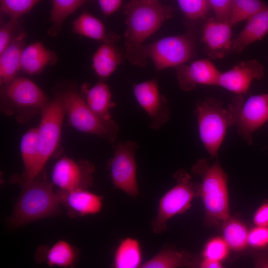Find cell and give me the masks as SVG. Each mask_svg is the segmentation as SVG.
I'll return each mask as SVG.
<instances>
[{
    "mask_svg": "<svg viewBox=\"0 0 268 268\" xmlns=\"http://www.w3.org/2000/svg\"><path fill=\"white\" fill-rule=\"evenodd\" d=\"M232 26L220 22L214 18H208L204 23L201 39L204 51L211 59H221L230 54L232 45Z\"/></svg>",
    "mask_w": 268,
    "mask_h": 268,
    "instance_id": "obj_16",
    "label": "cell"
},
{
    "mask_svg": "<svg viewBox=\"0 0 268 268\" xmlns=\"http://www.w3.org/2000/svg\"><path fill=\"white\" fill-rule=\"evenodd\" d=\"M72 30L76 34L102 43H115L120 38L116 34L107 33L103 22L87 11L72 22Z\"/></svg>",
    "mask_w": 268,
    "mask_h": 268,
    "instance_id": "obj_24",
    "label": "cell"
},
{
    "mask_svg": "<svg viewBox=\"0 0 268 268\" xmlns=\"http://www.w3.org/2000/svg\"><path fill=\"white\" fill-rule=\"evenodd\" d=\"M264 76L263 66L256 60L241 62L232 68L221 72L217 86L231 91L236 95L247 93L252 82Z\"/></svg>",
    "mask_w": 268,
    "mask_h": 268,
    "instance_id": "obj_14",
    "label": "cell"
},
{
    "mask_svg": "<svg viewBox=\"0 0 268 268\" xmlns=\"http://www.w3.org/2000/svg\"><path fill=\"white\" fill-rule=\"evenodd\" d=\"M86 2L84 0H53L50 12L52 26L48 34L57 36L61 32L62 26L66 19Z\"/></svg>",
    "mask_w": 268,
    "mask_h": 268,
    "instance_id": "obj_29",
    "label": "cell"
},
{
    "mask_svg": "<svg viewBox=\"0 0 268 268\" xmlns=\"http://www.w3.org/2000/svg\"><path fill=\"white\" fill-rule=\"evenodd\" d=\"M198 268H227L222 262L211 260L200 257Z\"/></svg>",
    "mask_w": 268,
    "mask_h": 268,
    "instance_id": "obj_40",
    "label": "cell"
},
{
    "mask_svg": "<svg viewBox=\"0 0 268 268\" xmlns=\"http://www.w3.org/2000/svg\"><path fill=\"white\" fill-rule=\"evenodd\" d=\"M133 91L137 102L149 118L150 128H162L169 120L170 112L166 98L160 93L156 79L135 84Z\"/></svg>",
    "mask_w": 268,
    "mask_h": 268,
    "instance_id": "obj_13",
    "label": "cell"
},
{
    "mask_svg": "<svg viewBox=\"0 0 268 268\" xmlns=\"http://www.w3.org/2000/svg\"><path fill=\"white\" fill-rule=\"evenodd\" d=\"M192 171L201 178L199 197L204 208L206 223L221 226L231 216L227 174L218 159L211 164L206 159H200L193 165Z\"/></svg>",
    "mask_w": 268,
    "mask_h": 268,
    "instance_id": "obj_1",
    "label": "cell"
},
{
    "mask_svg": "<svg viewBox=\"0 0 268 268\" xmlns=\"http://www.w3.org/2000/svg\"><path fill=\"white\" fill-rule=\"evenodd\" d=\"M248 247L265 250L268 247V227L254 226L249 231Z\"/></svg>",
    "mask_w": 268,
    "mask_h": 268,
    "instance_id": "obj_34",
    "label": "cell"
},
{
    "mask_svg": "<svg viewBox=\"0 0 268 268\" xmlns=\"http://www.w3.org/2000/svg\"><path fill=\"white\" fill-rule=\"evenodd\" d=\"M194 51L193 38L188 34L170 36L147 45H142L126 56L133 65H146L150 59L157 71L176 67L185 64L192 57Z\"/></svg>",
    "mask_w": 268,
    "mask_h": 268,
    "instance_id": "obj_4",
    "label": "cell"
},
{
    "mask_svg": "<svg viewBox=\"0 0 268 268\" xmlns=\"http://www.w3.org/2000/svg\"><path fill=\"white\" fill-rule=\"evenodd\" d=\"M253 221L255 226L268 227V201L262 203L256 210Z\"/></svg>",
    "mask_w": 268,
    "mask_h": 268,
    "instance_id": "obj_37",
    "label": "cell"
},
{
    "mask_svg": "<svg viewBox=\"0 0 268 268\" xmlns=\"http://www.w3.org/2000/svg\"><path fill=\"white\" fill-rule=\"evenodd\" d=\"M175 9L157 0H133L124 6L126 28L124 33L126 56L143 45L167 19Z\"/></svg>",
    "mask_w": 268,
    "mask_h": 268,
    "instance_id": "obj_2",
    "label": "cell"
},
{
    "mask_svg": "<svg viewBox=\"0 0 268 268\" xmlns=\"http://www.w3.org/2000/svg\"><path fill=\"white\" fill-rule=\"evenodd\" d=\"M41 113V120L37 128L40 151L38 174L56 150L60 141L62 123L66 114L60 96L48 102Z\"/></svg>",
    "mask_w": 268,
    "mask_h": 268,
    "instance_id": "obj_10",
    "label": "cell"
},
{
    "mask_svg": "<svg viewBox=\"0 0 268 268\" xmlns=\"http://www.w3.org/2000/svg\"><path fill=\"white\" fill-rule=\"evenodd\" d=\"M142 253L139 242L127 237L119 243L114 253L113 268H139Z\"/></svg>",
    "mask_w": 268,
    "mask_h": 268,
    "instance_id": "obj_27",
    "label": "cell"
},
{
    "mask_svg": "<svg viewBox=\"0 0 268 268\" xmlns=\"http://www.w3.org/2000/svg\"><path fill=\"white\" fill-rule=\"evenodd\" d=\"M194 114L205 149L212 158L216 157L227 130L233 126L230 113L220 100L207 97L197 102Z\"/></svg>",
    "mask_w": 268,
    "mask_h": 268,
    "instance_id": "obj_5",
    "label": "cell"
},
{
    "mask_svg": "<svg viewBox=\"0 0 268 268\" xmlns=\"http://www.w3.org/2000/svg\"><path fill=\"white\" fill-rule=\"evenodd\" d=\"M230 250L222 236L214 237L205 243L201 257L222 262L228 257Z\"/></svg>",
    "mask_w": 268,
    "mask_h": 268,
    "instance_id": "obj_31",
    "label": "cell"
},
{
    "mask_svg": "<svg viewBox=\"0 0 268 268\" xmlns=\"http://www.w3.org/2000/svg\"><path fill=\"white\" fill-rule=\"evenodd\" d=\"M267 5L259 0H232L229 24L233 25L255 15Z\"/></svg>",
    "mask_w": 268,
    "mask_h": 268,
    "instance_id": "obj_30",
    "label": "cell"
},
{
    "mask_svg": "<svg viewBox=\"0 0 268 268\" xmlns=\"http://www.w3.org/2000/svg\"><path fill=\"white\" fill-rule=\"evenodd\" d=\"M175 68L179 86L185 91L193 90L198 85L217 86L221 72L208 59L198 60Z\"/></svg>",
    "mask_w": 268,
    "mask_h": 268,
    "instance_id": "obj_15",
    "label": "cell"
},
{
    "mask_svg": "<svg viewBox=\"0 0 268 268\" xmlns=\"http://www.w3.org/2000/svg\"><path fill=\"white\" fill-rule=\"evenodd\" d=\"M98 3L102 13L105 16H109L120 9L123 4V0H99Z\"/></svg>",
    "mask_w": 268,
    "mask_h": 268,
    "instance_id": "obj_38",
    "label": "cell"
},
{
    "mask_svg": "<svg viewBox=\"0 0 268 268\" xmlns=\"http://www.w3.org/2000/svg\"><path fill=\"white\" fill-rule=\"evenodd\" d=\"M177 3L184 15L192 20L204 18L211 9L208 0H178Z\"/></svg>",
    "mask_w": 268,
    "mask_h": 268,
    "instance_id": "obj_32",
    "label": "cell"
},
{
    "mask_svg": "<svg viewBox=\"0 0 268 268\" xmlns=\"http://www.w3.org/2000/svg\"><path fill=\"white\" fill-rule=\"evenodd\" d=\"M2 108L7 114L17 112V119L26 121L37 112H41L48 103L47 98L41 88L31 80L25 77H16L2 86Z\"/></svg>",
    "mask_w": 268,
    "mask_h": 268,
    "instance_id": "obj_7",
    "label": "cell"
},
{
    "mask_svg": "<svg viewBox=\"0 0 268 268\" xmlns=\"http://www.w3.org/2000/svg\"><path fill=\"white\" fill-rule=\"evenodd\" d=\"M26 33L20 31L13 36L10 43L0 54V83L3 86L14 79L21 69L22 53L25 47Z\"/></svg>",
    "mask_w": 268,
    "mask_h": 268,
    "instance_id": "obj_19",
    "label": "cell"
},
{
    "mask_svg": "<svg viewBox=\"0 0 268 268\" xmlns=\"http://www.w3.org/2000/svg\"><path fill=\"white\" fill-rule=\"evenodd\" d=\"M268 33V6L247 20L238 36L233 39L230 54L239 53L248 45L261 40Z\"/></svg>",
    "mask_w": 268,
    "mask_h": 268,
    "instance_id": "obj_20",
    "label": "cell"
},
{
    "mask_svg": "<svg viewBox=\"0 0 268 268\" xmlns=\"http://www.w3.org/2000/svg\"><path fill=\"white\" fill-rule=\"evenodd\" d=\"M63 101L69 124L81 132L96 135L110 142L115 141L118 127L113 121L107 122L95 115L85 100L72 91L63 93Z\"/></svg>",
    "mask_w": 268,
    "mask_h": 268,
    "instance_id": "obj_8",
    "label": "cell"
},
{
    "mask_svg": "<svg viewBox=\"0 0 268 268\" xmlns=\"http://www.w3.org/2000/svg\"><path fill=\"white\" fill-rule=\"evenodd\" d=\"M39 1L38 0H0V8L10 19H19L28 13Z\"/></svg>",
    "mask_w": 268,
    "mask_h": 268,
    "instance_id": "obj_33",
    "label": "cell"
},
{
    "mask_svg": "<svg viewBox=\"0 0 268 268\" xmlns=\"http://www.w3.org/2000/svg\"><path fill=\"white\" fill-rule=\"evenodd\" d=\"M137 148V143L131 140L116 144L109 164L114 187L133 198H136L139 195L134 156Z\"/></svg>",
    "mask_w": 268,
    "mask_h": 268,
    "instance_id": "obj_11",
    "label": "cell"
},
{
    "mask_svg": "<svg viewBox=\"0 0 268 268\" xmlns=\"http://www.w3.org/2000/svg\"><path fill=\"white\" fill-rule=\"evenodd\" d=\"M222 238L231 250L242 252L248 247L249 231L246 225L231 216L221 225Z\"/></svg>",
    "mask_w": 268,
    "mask_h": 268,
    "instance_id": "obj_28",
    "label": "cell"
},
{
    "mask_svg": "<svg viewBox=\"0 0 268 268\" xmlns=\"http://www.w3.org/2000/svg\"><path fill=\"white\" fill-rule=\"evenodd\" d=\"M122 55L114 43H102L93 54L92 67L101 79L109 77L122 62Z\"/></svg>",
    "mask_w": 268,
    "mask_h": 268,
    "instance_id": "obj_25",
    "label": "cell"
},
{
    "mask_svg": "<svg viewBox=\"0 0 268 268\" xmlns=\"http://www.w3.org/2000/svg\"><path fill=\"white\" fill-rule=\"evenodd\" d=\"M61 205L65 206L70 217L84 216L100 212L103 207L102 196L86 189L57 192Z\"/></svg>",
    "mask_w": 268,
    "mask_h": 268,
    "instance_id": "obj_17",
    "label": "cell"
},
{
    "mask_svg": "<svg viewBox=\"0 0 268 268\" xmlns=\"http://www.w3.org/2000/svg\"><path fill=\"white\" fill-rule=\"evenodd\" d=\"M200 257L186 250L165 247L139 268H198Z\"/></svg>",
    "mask_w": 268,
    "mask_h": 268,
    "instance_id": "obj_21",
    "label": "cell"
},
{
    "mask_svg": "<svg viewBox=\"0 0 268 268\" xmlns=\"http://www.w3.org/2000/svg\"><path fill=\"white\" fill-rule=\"evenodd\" d=\"M227 109L239 135L248 144H252L253 134L268 121V93L245 98L236 95Z\"/></svg>",
    "mask_w": 268,
    "mask_h": 268,
    "instance_id": "obj_9",
    "label": "cell"
},
{
    "mask_svg": "<svg viewBox=\"0 0 268 268\" xmlns=\"http://www.w3.org/2000/svg\"><path fill=\"white\" fill-rule=\"evenodd\" d=\"M174 176L176 184L160 199L156 216L151 222L152 230L156 234L163 233L168 220L186 212L193 199L199 197V183L194 182L188 173L181 169Z\"/></svg>",
    "mask_w": 268,
    "mask_h": 268,
    "instance_id": "obj_6",
    "label": "cell"
},
{
    "mask_svg": "<svg viewBox=\"0 0 268 268\" xmlns=\"http://www.w3.org/2000/svg\"><path fill=\"white\" fill-rule=\"evenodd\" d=\"M20 151L24 171L25 182L38 177L40 159V143L37 128H31L23 135L20 141Z\"/></svg>",
    "mask_w": 268,
    "mask_h": 268,
    "instance_id": "obj_23",
    "label": "cell"
},
{
    "mask_svg": "<svg viewBox=\"0 0 268 268\" xmlns=\"http://www.w3.org/2000/svg\"><path fill=\"white\" fill-rule=\"evenodd\" d=\"M94 170V166L89 162L77 163L71 158L64 157L54 165L51 179L61 191L86 189L93 184Z\"/></svg>",
    "mask_w": 268,
    "mask_h": 268,
    "instance_id": "obj_12",
    "label": "cell"
},
{
    "mask_svg": "<svg viewBox=\"0 0 268 268\" xmlns=\"http://www.w3.org/2000/svg\"><path fill=\"white\" fill-rule=\"evenodd\" d=\"M59 197L52 185L37 177L24 183L9 222L18 227L60 212Z\"/></svg>",
    "mask_w": 268,
    "mask_h": 268,
    "instance_id": "obj_3",
    "label": "cell"
},
{
    "mask_svg": "<svg viewBox=\"0 0 268 268\" xmlns=\"http://www.w3.org/2000/svg\"><path fill=\"white\" fill-rule=\"evenodd\" d=\"M85 101L89 109L98 117L107 122L112 119L110 110L116 105L112 101V93L108 85L104 82H99L87 89Z\"/></svg>",
    "mask_w": 268,
    "mask_h": 268,
    "instance_id": "obj_26",
    "label": "cell"
},
{
    "mask_svg": "<svg viewBox=\"0 0 268 268\" xmlns=\"http://www.w3.org/2000/svg\"><path fill=\"white\" fill-rule=\"evenodd\" d=\"M57 58L55 53L47 49L42 43L34 42L23 50L21 69L30 75L38 74L47 65L56 62Z\"/></svg>",
    "mask_w": 268,
    "mask_h": 268,
    "instance_id": "obj_22",
    "label": "cell"
},
{
    "mask_svg": "<svg viewBox=\"0 0 268 268\" xmlns=\"http://www.w3.org/2000/svg\"><path fill=\"white\" fill-rule=\"evenodd\" d=\"M35 257L37 262L45 263L49 267L74 268L78 252L69 242L61 240L51 246L40 247Z\"/></svg>",
    "mask_w": 268,
    "mask_h": 268,
    "instance_id": "obj_18",
    "label": "cell"
},
{
    "mask_svg": "<svg viewBox=\"0 0 268 268\" xmlns=\"http://www.w3.org/2000/svg\"><path fill=\"white\" fill-rule=\"evenodd\" d=\"M19 23L18 19L10 20L2 25L0 29V54L7 48L13 38L14 32Z\"/></svg>",
    "mask_w": 268,
    "mask_h": 268,
    "instance_id": "obj_36",
    "label": "cell"
},
{
    "mask_svg": "<svg viewBox=\"0 0 268 268\" xmlns=\"http://www.w3.org/2000/svg\"><path fill=\"white\" fill-rule=\"evenodd\" d=\"M253 268H268V252H262L256 255Z\"/></svg>",
    "mask_w": 268,
    "mask_h": 268,
    "instance_id": "obj_39",
    "label": "cell"
},
{
    "mask_svg": "<svg viewBox=\"0 0 268 268\" xmlns=\"http://www.w3.org/2000/svg\"><path fill=\"white\" fill-rule=\"evenodd\" d=\"M208 2L215 15V19L218 22L229 23L232 0H208Z\"/></svg>",
    "mask_w": 268,
    "mask_h": 268,
    "instance_id": "obj_35",
    "label": "cell"
}]
</instances>
